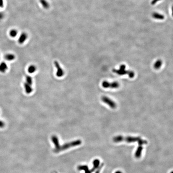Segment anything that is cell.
Wrapping results in <instances>:
<instances>
[{
    "label": "cell",
    "mask_w": 173,
    "mask_h": 173,
    "mask_svg": "<svg viewBox=\"0 0 173 173\" xmlns=\"http://www.w3.org/2000/svg\"><path fill=\"white\" fill-rule=\"evenodd\" d=\"M113 72L119 75H124L127 74L130 78H133L135 76L134 72L131 70H126V66L125 65H121L118 69H113Z\"/></svg>",
    "instance_id": "cell-1"
},
{
    "label": "cell",
    "mask_w": 173,
    "mask_h": 173,
    "mask_svg": "<svg viewBox=\"0 0 173 173\" xmlns=\"http://www.w3.org/2000/svg\"><path fill=\"white\" fill-rule=\"evenodd\" d=\"M81 141L80 140H77L74 141L65 143L63 145H61L60 146V148L59 149V152L60 151H62L63 150H66L67 149H69L71 147L80 145L81 144Z\"/></svg>",
    "instance_id": "cell-2"
},
{
    "label": "cell",
    "mask_w": 173,
    "mask_h": 173,
    "mask_svg": "<svg viewBox=\"0 0 173 173\" xmlns=\"http://www.w3.org/2000/svg\"><path fill=\"white\" fill-rule=\"evenodd\" d=\"M119 84L117 82H109L106 80L103 81L102 83V86L104 88H111V89H117L119 87Z\"/></svg>",
    "instance_id": "cell-3"
},
{
    "label": "cell",
    "mask_w": 173,
    "mask_h": 173,
    "mask_svg": "<svg viewBox=\"0 0 173 173\" xmlns=\"http://www.w3.org/2000/svg\"><path fill=\"white\" fill-rule=\"evenodd\" d=\"M101 99L103 102L107 105L112 109H115V108H116V103H115V102L112 100L111 99L107 97V96H102L101 98Z\"/></svg>",
    "instance_id": "cell-4"
},
{
    "label": "cell",
    "mask_w": 173,
    "mask_h": 173,
    "mask_svg": "<svg viewBox=\"0 0 173 173\" xmlns=\"http://www.w3.org/2000/svg\"><path fill=\"white\" fill-rule=\"evenodd\" d=\"M141 138L139 137L127 136L124 137L121 136V142L125 141L127 143H133L135 142H138Z\"/></svg>",
    "instance_id": "cell-5"
},
{
    "label": "cell",
    "mask_w": 173,
    "mask_h": 173,
    "mask_svg": "<svg viewBox=\"0 0 173 173\" xmlns=\"http://www.w3.org/2000/svg\"><path fill=\"white\" fill-rule=\"evenodd\" d=\"M54 65H55V67H56V76L58 77H62L64 74V71L62 68L61 67L59 62L56 61H55L54 62Z\"/></svg>",
    "instance_id": "cell-6"
},
{
    "label": "cell",
    "mask_w": 173,
    "mask_h": 173,
    "mask_svg": "<svg viewBox=\"0 0 173 173\" xmlns=\"http://www.w3.org/2000/svg\"><path fill=\"white\" fill-rule=\"evenodd\" d=\"M52 141L55 146V149L54 151L56 153L59 152V149L61 145L59 143V141L57 137L56 136H53L51 137Z\"/></svg>",
    "instance_id": "cell-7"
},
{
    "label": "cell",
    "mask_w": 173,
    "mask_h": 173,
    "mask_svg": "<svg viewBox=\"0 0 173 173\" xmlns=\"http://www.w3.org/2000/svg\"><path fill=\"white\" fill-rule=\"evenodd\" d=\"M28 38L27 34L26 32H23L19 36L18 39V43L19 44H23L26 41Z\"/></svg>",
    "instance_id": "cell-8"
},
{
    "label": "cell",
    "mask_w": 173,
    "mask_h": 173,
    "mask_svg": "<svg viewBox=\"0 0 173 173\" xmlns=\"http://www.w3.org/2000/svg\"><path fill=\"white\" fill-rule=\"evenodd\" d=\"M5 60L8 61H12L16 59V56L12 53H7L4 56Z\"/></svg>",
    "instance_id": "cell-9"
},
{
    "label": "cell",
    "mask_w": 173,
    "mask_h": 173,
    "mask_svg": "<svg viewBox=\"0 0 173 173\" xmlns=\"http://www.w3.org/2000/svg\"><path fill=\"white\" fill-rule=\"evenodd\" d=\"M8 66L5 62H2L0 63V72L1 73H5L8 69Z\"/></svg>",
    "instance_id": "cell-10"
},
{
    "label": "cell",
    "mask_w": 173,
    "mask_h": 173,
    "mask_svg": "<svg viewBox=\"0 0 173 173\" xmlns=\"http://www.w3.org/2000/svg\"><path fill=\"white\" fill-rule=\"evenodd\" d=\"M24 87L25 93L27 94H30L33 91V88L31 86V85L28 84L26 82L24 83Z\"/></svg>",
    "instance_id": "cell-11"
},
{
    "label": "cell",
    "mask_w": 173,
    "mask_h": 173,
    "mask_svg": "<svg viewBox=\"0 0 173 173\" xmlns=\"http://www.w3.org/2000/svg\"><path fill=\"white\" fill-rule=\"evenodd\" d=\"M143 148L142 145H139L138 148H137V150L136 151L135 156L136 158H139L141 157L142 155V152L143 151Z\"/></svg>",
    "instance_id": "cell-12"
},
{
    "label": "cell",
    "mask_w": 173,
    "mask_h": 173,
    "mask_svg": "<svg viewBox=\"0 0 173 173\" xmlns=\"http://www.w3.org/2000/svg\"><path fill=\"white\" fill-rule=\"evenodd\" d=\"M93 167L92 168V169H91V172H94V171L98 168L100 165V161L98 159H95L94 160L93 162Z\"/></svg>",
    "instance_id": "cell-13"
},
{
    "label": "cell",
    "mask_w": 173,
    "mask_h": 173,
    "mask_svg": "<svg viewBox=\"0 0 173 173\" xmlns=\"http://www.w3.org/2000/svg\"><path fill=\"white\" fill-rule=\"evenodd\" d=\"M79 170H84L85 172V173H91V171L89 170L88 168V166L86 165H81L77 167Z\"/></svg>",
    "instance_id": "cell-14"
},
{
    "label": "cell",
    "mask_w": 173,
    "mask_h": 173,
    "mask_svg": "<svg viewBox=\"0 0 173 173\" xmlns=\"http://www.w3.org/2000/svg\"><path fill=\"white\" fill-rule=\"evenodd\" d=\"M153 18L158 20H163L164 19V16L157 12H154L152 14Z\"/></svg>",
    "instance_id": "cell-15"
},
{
    "label": "cell",
    "mask_w": 173,
    "mask_h": 173,
    "mask_svg": "<svg viewBox=\"0 0 173 173\" xmlns=\"http://www.w3.org/2000/svg\"><path fill=\"white\" fill-rule=\"evenodd\" d=\"M37 70V67L35 65H30L28 67L27 71L28 73L30 74H32L35 73Z\"/></svg>",
    "instance_id": "cell-16"
},
{
    "label": "cell",
    "mask_w": 173,
    "mask_h": 173,
    "mask_svg": "<svg viewBox=\"0 0 173 173\" xmlns=\"http://www.w3.org/2000/svg\"><path fill=\"white\" fill-rule=\"evenodd\" d=\"M162 61L160 59H158L155 62L154 64V67L155 69H159L160 68L161 66L162 65Z\"/></svg>",
    "instance_id": "cell-17"
},
{
    "label": "cell",
    "mask_w": 173,
    "mask_h": 173,
    "mask_svg": "<svg viewBox=\"0 0 173 173\" xmlns=\"http://www.w3.org/2000/svg\"><path fill=\"white\" fill-rule=\"evenodd\" d=\"M18 31L16 29H12L10 30L9 32V36L12 38H14L18 35Z\"/></svg>",
    "instance_id": "cell-18"
},
{
    "label": "cell",
    "mask_w": 173,
    "mask_h": 173,
    "mask_svg": "<svg viewBox=\"0 0 173 173\" xmlns=\"http://www.w3.org/2000/svg\"><path fill=\"white\" fill-rule=\"evenodd\" d=\"M40 2L44 8L47 9L49 7V4L46 0H40Z\"/></svg>",
    "instance_id": "cell-19"
},
{
    "label": "cell",
    "mask_w": 173,
    "mask_h": 173,
    "mask_svg": "<svg viewBox=\"0 0 173 173\" xmlns=\"http://www.w3.org/2000/svg\"><path fill=\"white\" fill-rule=\"evenodd\" d=\"M28 84L32 85L33 83V80L32 77L30 75H26L25 77V82Z\"/></svg>",
    "instance_id": "cell-20"
},
{
    "label": "cell",
    "mask_w": 173,
    "mask_h": 173,
    "mask_svg": "<svg viewBox=\"0 0 173 173\" xmlns=\"http://www.w3.org/2000/svg\"><path fill=\"white\" fill-rule=\"evenodd\" d=\"M137 142L138 143L139 145H144V144H147L148 143V142H147L146 141L143 140L142 139H139Z\"/></svg>",
    "instance_id": "cell-21"
},
{
    "label": "cell",
    "mask_w": 173,
    "mask_h": 173,
    "mask_svg": "<svg viewBox=\"0 0 173 173\" xmlns=\"http://www.w3.org/2000/svg\"><path fill=\"white\" fill-rule=\"evenodd\" d=\"M5 126V123L3 120L0 119V128H3Z\"/></svg>",
    "instance_id": "cell-22"
},
{
    "label": "cell",
    "mask_w": 173,
    "mask_h": 173,
    "mask_svg": "<svg viewBox=\"0 0 173 173\" xmlns=\"http://www.w3.org/2000/svg\"><path fill=\"white\" fill-rule=\"evenodd\" d=\"M5 17V13L3 12H0V21L4 19Z\"/></svg>",
    "instance_id": "cell-23"
},
{
    "label": "cell",
    "mask_w": 173,
    "mask_h": 173,
    "mask_svg": "<svg viewBox=\"0 0 173 173\" xmlns=\"http://www.w3.org/2000/svg\"><path fill=\"white\" fill-rule=\"evenodd\" d=\"M103 164H102L100 166H99V167H98L99 168L98 169V170L96 171L95 173H99L100 171L101 170V169L102 168V167L103 166Z\"/></svg>",
    "instance_id": "cell-24"
},
{
    "label": "cell",
    "mask_w": 173,
    "mask_h": 173,
    "mask_svg": "<svg viewBox=\"0 0 173 173\" xmlns=\"http://www.w3.org/2000/svg\"><path fill=\"white\" fill-rule=\"evenodd\" d=\"M160 0H153L152 1H151V4L152 5H155Z\"/></svg>",
    "instance_id": "cell-25"
},
{
    "label": "cell",
    "mask_w": 173,
    "mask_h": 173,
    "mask_svg": "<svg viewBox=\"0 0 173 173\" xmlns=\"http://www.w3.org/2000/svg\"><path fill=\"white\" fill-rule=\"evenodd\" d=\"M4 0H0V8H2L4 7Z\"/></svg>",
    "instance_id": "cell-26"
},
{
    "label": "cell",
    "mask_w": 173,
    "mask_h": 173,
    "mask_svg": "<svg viewBox=\"0 0 173 173\" xmlns=\"http://www.w3.org/2000/svg\"><path fill=\"white\" fill-rule=\"evenodd\" d=\"M115 173H123L122 172H121V171H117V172H115Z\"/></svg>",
    "instance_id": "cell-27"
},
{
    "label": "cell",
    "mask_w": 173,
    "mask_h": 173,
    "mask_svg": "<svg viewBox=\"0 0 173 173\" xmlns=\"http://www.w3.org/2000/svg\"><path fill=\"white\" fill-rule=\"evenodd\" d=\"M172 16H173V6H172Z\"/></svg>",
    "instance_id": "cell-28"
},
{
    "label": "cell",
    "mask_w": 173,
    "mask_h": 173,
    "mask_svg": "<svg viewBox=\"0 0 173 173\" xmlns=\"http://www.w3.org/2000/svg\"><path fill=\"white\" fill-rule=\"evenodd\" d=\"M170 173H173V171H172Z\"/></svg>",
    "instance_id": "cell-29"
},
{
    "label": "cell",
    "mask_w": 173,
    "mask_h": 173,
    "mask_svg": "<svg viewBox=\"0 0 173 173\" xmlns=\"http://www.w3.org/2000/svg\"></svg>",
    "instance_id": "cell-30"
}]
</instances>
